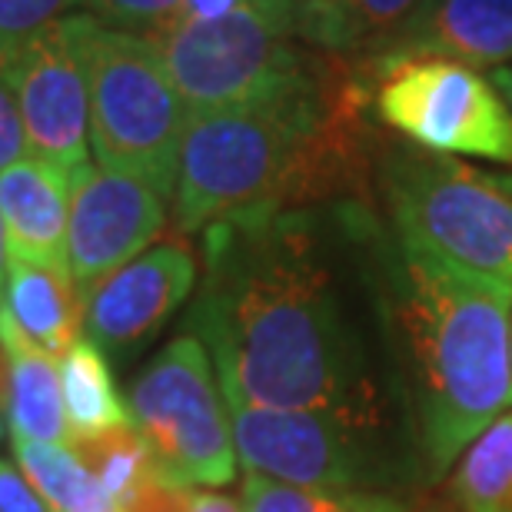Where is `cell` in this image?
<instances>
[{"instance_id": "6da1fadb", "label": "cell", "mask_w": 512, "mask_h": 512, "mask_svg": "<svg viewBox=\"0 0 512 512\" xmlns=\"http://www.w3.org/2000/svg\"><path fill=\"white\" fill-rule=\"evenodd\" d=\"M203 266L190 333L207 346L223 396L383 419L373 356L310 217L280 210L213 223Z\"/></svg>"}, {"instance_id": "7a4b0ae2", "label": "cell", "mask_w": 512, "mask_h": 512, "mask_svg": "<svg viewBox=\"0 0 512 512\" xmlns=\"http://www.w3.org/2000/svg\"><path fill=\"white\" fill-rule=\"evenodd\" d=\"M386 286L413 436L429 479L512 406V283L396 243Z\"/></svg>"}, {"instance_id": "3957f363", "label": "cell", "mask_w": 512, "mask_h": 512, "mask_svg": "<svg viewBox=\"0 0 512 512\" xmlns=\"http://www.w3.org/2000/svg\"><path fill=\"white\" fill-rule=\"evenodd\" d=\"M363 80L306 77L253 104L190 117L173 187V230L280 213L330 190L350 157Z\"/></svg>"}, {"instance_id": "277c9868", "label": "cell", "mask_w": 512, "mask_h": 512, "mask_svg": "<svg viewBox=\"0 0 512 512\" xmlns=\"http://www.w3.org/2000/svg\"><path fill=\"white\" fill-rule=\"evenodd\" d=\"M90 90V150L97 167L173 197L190 110L150 37L74 14Z\"/></svg>"}, {"instance_id": "5b68a950", "label": "cell", "mask_w": 512, "mask_h": 512, "mask_svg": "<svg viewBox=\"0 0 512 512\" xmlns=\"http://www.w3.org/2000/svg\"><path fill=\"white\" fill-rule=\"evenodd\" d=\"M380 183L399 243L512 283V190L503 173L429 150H393Z\"/></svg>"}, {"instance_id": "8992f818", "label": "cell", "mask_w": 512, "mask_h": 512, "mask_svg": "<svg viewBox=\"0 0 512 512\" xmlns=\"http://www.w3.org/2000/svg\"><path fill=\"white\" fill-rule=\"evenodd\" d=\"M143 37L153 40L190 117L253 104L313 74L296 37V14L273 0Z\"/></svg>"}, {"instance_id": "52a82bcc", "label": "cell", "mask_w": 512, "mask_h": 512, "mask_svg": "<svg viewBox=\"0 0 512 512\" xmlns=\"http://www.w3.org/2000/svg\"><path fill=\"white\" fill-rule=\"evenodd\" d=\"M133 429L177 486H230L237 446L217 370L197 333H180L143 366L127 393Z\"/></svg>"}, {"instance_id": "ba28073f", "label": "cell", "mask_w": 512, "mask_h": 512, "mask_svg": "<svg viewBox=\"0 0 512 512\" xmlns=\"http://www.w3.org/2000/svg\"><path fill=\"white\" fill-rule=\"evenodd\" d=\"M376 117L443 157L512 163V114L493 80L446 57L366 60Z\"/></svg>"}, {"instance_id": "9c48e42d", "label": "cell", "mask_w": 512, "mask_h": 512, "mask_svg": "<svg viewBox=\"0 0 512 512\" xmlns=\"http://www.w3.org/2000/svg\"><path fill=\"white\" fill-rule=\"evenodd\" d=\"M237 459L253 473L296 486L370 489L389 479L383 419L343 409H276L223 396Z\"/></svg>"}, {"instance_id": "30bf717a", "label": "cell", "mask_w": 512, "mask_h": 512, "mask_svg": "<svg viewBox=\"0 0 512 512\" xmlns=\"http://www.w3.org/2000/svg\"><path fill=\"white\" fill-rule=\"evenodd\" d=\"M4 74L14 87L30 157L67 177L90 163V90L74 14L30 37L7 60Z\"/></svg>"}, {"instance_id": "8fae6325", "label": "cell", "mask_w": 512, "mask_h": 512, "mask_svg": "<svg viewBox=\"0 0 512 512\" xmlns=\"http://www.w3.org/2000/svg\"><path fill=\"white\" fill-rule=\"evenodd\" d=\"M167 227V197L150 183L84 163L70 173L67 263L80 293L137 260Z\"/></svg>"}, {"instance_id": "7c38bea8", "label": "cell", "mask_w": 512, "mask_h": 512, "mask_svg": "<svg viewBox=\"0 0 512 512\" xmlns=\"http://www.w3.org/2000/svg\"><path fill=\"white\" fill-rule=\"evenodd\" d=\"M197 286V256L183 240L143 250L84 296V326L100 350L130 353L147 343Z\"/></svg>"}, {"instance_id": "4fadbf2b", "label": "cell", "mask_w": 512, "mask_h": 512, "mask_svg": "<svg viewBox=\"0 0 512 512\" xmlns=\"http://www.w3.org/2000/svg\"><path fill=\"white\" fill-rule=\"evenodd\" d=\"M446 57L466 67L512 60V0H423L416 14L366 60Z\"/></svg>"}, {"instance_id": "5bb4252c", "label": "cell", "mask_w": 512, "mask_h": 512, "mask_svg": "<svg viewBox=\"0 0 512 512\" xmlns=\"http://www.w3.org/2000/svg\"><path fill=\"white\" fill-rule=\"evenodd\" d=\"M0 223L7 260L70 266V177L37 157L17 160L0 173Z\"/></svg>"}, {"instance_id": "9a60e30c", "label": "cell", "mask_w": 512, "mask_h": 512, "mask_svg": "<svg viewBox=\"0 0 512 512\" xmlns=\"http://www.w3.org/2000/svg\"><path fill=\"white\" fill-rule=\"evenodd\" d=\"M4 310L54 360L84 336L87 303L70 276V266L7 260Z\"/></svg>"}, {"instance_id": "2e32d148", "label": "cell", "mask_w": 512, "mask_h": 512, "mask_svg": "<svg viewBox=\"0 0 512 512\" xmlns=\"http://www.w3.org/2000/svg\"><path fill=\"white\" fill-rule=\"evenodd\" d=\"M0 343L10 360V429L34 443L70 446L60 366L0 306Z\"/></svg>"}, {"instance_id": "e0dca14e", "label": "cell", "mask_w": 512, "mask_h": 512, "mask_svg": "<svg viewBox=\"0 0 512 512\" xmlns=\"http://www.w3.org/2000/svg\"><path fill=\"white\" fill-rule=\"evenodd\" d=\"M423 0H313L296 14V37L323 54L370 57Z\"/></svg>"}, {"instance_id": "ac0fdd59", "label": "cell", "mask_w": 512, "mask_h": 512, "mask_svg": "<svg viewBox=\"0 0 512 512\" xmlns=\"http://www.w3.org/2000/svg\"><path fill=\"white\" fill-rule=\"evenodd\" d=\"M60 386H64L70 443L110 433L117 426H130L127 403L117 393L114 373L107 366V353L90 336H80L60 356Z\"/></svg>"}, {"instance_id": "d6986e66", "label": "cell", "mask_w": 512, "mask_h": 512, "mask_svg": "<svg viewBox=\"0 0 512 512\" xmlns=\"http://www.w3.org/2000/svg\"><path fill=\"white\" fill-rule=\"evenodd\" d=\"M10 446H14L20 473L50 512H124L67 446L34 443L20 436H10Z\"/></svg>"}, {"instance_id": "ffe728a7", "label": "cell", "mask_w": 512, "mask_h": 512, "mask_svg": "<svg viewBox=\"0 0 512 512\" xmlns=\"http://www.w3.org/2000/svg\"><path fill=\"white\" fill-rule=\"evenodd\" d=\"M453 496L466 512H512V409L463 449Z\"/></svg>"}, {"instance_id": "44dd1931", "label": "cell", "mask_w": 512, "mask_h": 512, "mask_svg": "<svg viewBox=\"0 0 512 512\" xmlns=\"http://www.w3.org/2000/svg\"><path fill=\"white\" fill-rule=\"evenodd\" d=\"M80 463H84L104 493L124 509L137 499L150 483H157L163 469L153 459L150 446L143 443V436L130 426H117L110 433L90 436V439H74L67 446Z\"/></svg>"}, {"instance_id": "7402d4cb", "label": "cell", "mask_w": 512, "mask_h": 512, "mask_svg": "<svg viewBox=\"0 0 512 512\" xmlns=\"http://www.w3.org/2000/svg\"><path fill=\"white\" fill-rule=\"evenodd\" d=\"M243 512H406V503L380 489L296 486L263 473H243Z\"/></svg>"}, {"instance_id": "603a6c76", "label": "cell", "mask_w": 512, "mask_h": 512, "mask_svg": "<svg viewBox=\"0 0 512 512\" xmlns=\"http://www.w3.org/2000/svg\"><path fill=\"white\" fill-rule=\"evenodd\" d=\"M80 0H0V67L44 27L67 17Z\"/></svg>"}, {"instance_id": "cb8c5ba5", "label": "cell", "mask_w": 512, "mask_h": 512, "mask_svg": "<svg viewBox=\"0 0 512 512\" xmlns=\"http://www.w3.org/2000/svg\"><path fill=\"white\" fill-rule=\"evenodd\" d=\"M80 7L107 27L153 34V30L170 24L180 0H80Z\"/></svg>"}, {"instance_id": "d4e9b609", "label": "cell", "mask_w": 512, "mask_h": 512, "mask_svg": "<svg viewBox=\"0 0 512 512\" xmlns=\"http://www.w3.org/2000/svg\"><path fill=\"white\" fill-rule=\"evenodd\" d=\"M24 153H27L24 120H20L14 87H10L4 67H0V173L14 167L17 160H24Z\"/></svg>"}, {"instance_id": "484cf974", "label": "cell", "mask_w": 512, "mask_h": 512, "mask_svg": "<svg viewBox=\"0 0 512 512\" xmlns=\"http://www.w3.org/2000/svg\"><path fill=\"white\" fill-rule=\"evenodd\" d=\"M0 512H50V506L10 459H0Z\"/></svg>"}, {"instance_id": "4316f807", "label": "cell", "mask_w": 512, "mask_h": 512, "mask_svg": "<svg viewBox=\"0 0 512 512\" xmlns=\"http://www.w3.org/2000/svg\"><path fill=\"white\" fill-rule=\"evenodd\" d=\"M256 4V0H180L177 14L167 27L173 24H197V20H217V17H227L233 10H243Z\"/></svg>"}, {"instance_id": "83f0119b", "label": "cell", "mask_w": 512, "mask_h": 512, "mask_svg": "<svg viewBox=\"0 0 512 512\" xmlns=\"http://www.w3.org/2000/svg\"><path fill=\"white\" fill-rule=\"evenodd\" d=\"M183 512H243V509L233 503L230 496L213 493V489H207V493H200V489H190L187 509H183Z\"/></svg>"}, {"instance_id": "f1b7e54d", "label": "cell", "mask_w": 512, "mask_h": 512, "mask_svg": "<svg viewBox=\"0 0 512 512\" xmlns=\"http://www.w3.org/2000/svg\"><path fill=\"white\" fill-rule=\"evenodd\" d=\"M489 80H493V87L499 90V97L506 100V107H509V114H512V60H509V64H503V67H496Z\"/></svg>"}, {"instance_id": "f546056e", "label": "cell", "mask_w": 512, "mask_h": 512, "mask_svg": "<svg viewBox=\"0 0 512 512\" xmlns=\"http://www.w3.org/2000/svg\"><path fill=\"white\" fill-rule=\"evenodd\" d=\"M4 409H10V360L4 343H0V413Z\"/></svg>"}, {"instance_id": "4dcf8cb0", "label": "cell", "mask_w": 512, "mask_h": 512, "mask_svg": "<svg viewBox=\"0 0 512 512\" xmlns=\"http://www.w3.org/2000/svg\"><path fill=\"white\" fill-rule=\"evenodd\" d=\"M4 286H7V237H4V223H0V306H4Z\"/></svg>"}, {"instance_id": "1f68e13d", "label": "cell", "mask_w": 512, "mask_h": 512, "mask_svg": "<svg viewBox=\"0 0 512 512\" xmlns=\"http://www.w3.org/2000/svg\"><path fill=\"white\" fill-rule=\"evenodd\" d=\"M273 4L286 7V10H290V14H300V10H303L306 4H313V0H273Z\"/></svg>"}, {"instance_id": "d6a6232c", "label": "cell", "mask_w": 512, "mask_h": 512, "mask_svg": "<svg viewBox=\"0 0 512 512\" xmlns=\"http://www.w3.org/2000/svg\"><path fill=\"white\" fill-rule=\"evenodd\" d=\"M503 180H506V187L512 190V173H503Z\"/></svg>"}, {"instance_id": "836d02e7", "label": "cell", "mask_w": 512, "mask_h": 512, "mask_svg": "<svg viewBox=\"0 0 512 512\" xmlns=\"http://www.w3.org/2000/svg\"><path fill=\"white\" fill-rule=\"evenodd\" d=\"M0 439H4V419H0Z\"/></svg>"}]
</instances>
